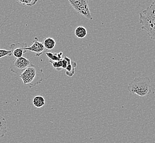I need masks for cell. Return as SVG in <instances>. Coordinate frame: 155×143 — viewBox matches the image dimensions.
Here are the masks:
<instances>
[{
    "label": "cell",
    "instance_id": "5bb4252c",
    "mask_svg": "<svg viewBox=\"0 0 155 143\" xmlns=\"http://www.w3.org/2000/svg\"><path fill=\"white\" fill-rule=\"evenodd\" d=\"M63 59V58H62ZM60 60V61H52L51 60H49V62L51 63L52 66H53L54 68L56 69L57 71H61L63 70V60Z\"/></svg>",
    "mask_w": 155,
    "mask_h": 143
},
{
    "label": "cell",
    "instance_id": "6da1fadb",
    "mask_svg": "<svg viewBox=\"0 0 155 143\" xmlns=\"http://www.w3.org/2000/svg\"><path fill=\"white\" fill-rule=\"evenodd\" d=\"M139 20L141 29L145 31L150 39L155 40V0L139 13Z\"/></svg>",
    "mask_w": 155,
    "mask_h": 143
},
{
    "label": "cell",
    "instance_id": "30bf717a",
    "mask_svg": "<svg viewBox=\"0 0 155 143\" xmlns=\"http://www.w3.org/2000/svg\"><path fill=\"white\" fill-rule=\"evenodd\" d=\"M77 67V63L74 61H71L66 68V75L69 77H72L75 73V69Z\"/></svg>",
    "mask_w": 155,
    "mask_h": 143
},
{
    "label": "cell",
    "instance_id": "4fadbf2b",
    "mask_svg": "<svg viewBox=\"0 0 155 143\" xmlns=\"http://www.w3.org/2000/svg\"><path fill=\"white\" fill-rule=\"evenodd\" d=\"M43 44L48 50H52L56 46V41L52 38H47L44 41Z\"/></svg>",
    "mask_w": 155,
    "mask_h": 143
},
{
    "label": "cell",
    "instance_id": "52a82bcc",
    "mask_svg": "<svg viewBox=\"0 0 155 143\" xmlns=\"http://www.w3.org/2000/svg\"><path fill=\"white\" fill-rule=\"evenodd\" d=\"M45 48L43 43L41 42H39V39L37 37H35L33 40V43L32 45L29 47L25 48V50L27 51L33 52L36 54V57H40L43 52L45 51Z\"/></svg>",
    "mask_w": 155,
    "mask_h": 143
},
{
    "label": "cell",
    "instance_id": "277c9868",
    "mask_svg": "<svg viewBox=\"0 0 155 143\" xmlns=\"http://www.w3.org/2000/svg\"><path fill=\"white\" fill-rule=\"evenodd\" d=\"M74 9L81 15L89 21H92L93 17L91 15L89 6V0H68Z\"/></svg>",
    "mask_w": 155,
    "mask_h": 143
},
{
    "label": "cell",
    "instance_id": "9c48e42d",
    "mask_svg": "<svg viewBox=\"0 0 155 143\" xmlns=\"http://www.w3.org/2000/svg\"><path fill=\"white\" fill-rule=\"evenodd\" d=\"M33 105L37 108H41L45 105V98L42 96H36L33 98Z\"/></svg>",
    "mask_w": 155,
    "mask_h": 143
},
{
    "label": "cell",
    "instance_id": "5b68a950",
    "mask_svg": "<svg viewBox=\"0 0 155 143\" xmlns=\"http://www.w3.org/2000/svg\"><path fill=\"white\" fill-rule=\"evenodd\" d=\"M32 63L30 60L24 57L16 58L10 67V71L15 74L21 73L25 69L30 66Z\"/></svg>",
    "mask_w": 155,
    "mask_h": 143
},
{
    "label": "cell",
    "instance_id": "8fae6325",
    "mask_svg": "<svg viewBox=\"0 0 155 143\" xmlns=\"http://www.w3.org/2000/svg\"><path fill=\"white\" fill-rule=\"evenodd\" d=\"M75 34L78 38L83 39L87 36V29L82 26L77 27L75 30Z\"/></svg>",
    "mask_w": 155,
    "mask_h": 143
},
{
    "label": "cell",
    "instance_id": "7a4b0ae2",
    "mask_svg": "<svg viewBox=\"0 0 155 143\" xmlns=\"http://www.w3.org/2000/svg\"><path fill=\"white\" fill-rule=\"evenodd\" d=\"M19 77L24 85H28L29 88H32L41 83L44 78V73L42 69L31 64L21 73Z\"/></svg>",
    "mask_w": 155,
    "mask_h": 143
},
{
    "label": "cell",
    "instance_id": "9a60e30c",
    "mask_svg": "<svg viewBox=\"0 0 155 143\" xmlns=\"http://www.w3.org/2000/svg\"><path fill=\"white\" fill-rule=\"evenodd\" d=\"M18 3H21L24 6H34L38 2V0H15Z\"/></svg>",
    "mask_w": 155,
    "mask_h": 143
},
{
    "label": "cell",
    "instance_id": "7c38bea8",
    "mask_svg": "<svg viewBox=\"0 0 155 143\" xmlns=\"http://www.w3.org/2000/svg\"><path fill=\"white\" fill-rule=\"evenodd\" d=\"M62 52L59 53H52V52H46V56L48 57L50 60L52 61H58L62 59Z\"/></svg>",
    "mask_w": 155,
    "mask_h": 143
},
{
    "label": "cell",
    "instance_id": "2e32d148",
    "mask_svg": "<svg viewBox=\"0 0 155 143\" xmlns=\"http://www.w3.org/2000/svg\"><path fill=\"white\" fill-rule=\"evenodd\" d=\"M12 56V52L11 50H7L0 48V58L5 57H11Z\"/></svg>",
    "mask_w": 155,
    "mask_h": 143
},
{
    "label": "cell",
    "instance_id": "3957f363",
    "mask_svg": "<svg viewBox=\"0 0 155 143\" xmlns=\"http://www.w3.org/2000/svg\"><path fill=\"white\" fill-rule=\"evenodd\" d=\"M127 89L131 94L143 97L151 92V80L149 77H137L129 84Z\"/></svg>",
    "mask_w": 155,
    "mask_h": 143
},
{
    "label": "cell",
    "instance_id": "ba28073f",
    "mask_svg": "<svg viewBox=\"0 0 155 143\" xmlns=\"http://www.w3.org/2000/svg\"><path fill=\"white\" fill-rule=\"evenodd\" d=\"M7 132V128L6 119L0 114V139L4 137Z\"/></svg>",
    "mask_w": 155,
    "mask_h": 143
},
{
    "label": "cell",
    "instance_id": "8992f818",
    "mask_svg": "<svg viewBox=\"0 0 155 143\" xmlns=\"http://www.w3.org/2000/svg\"><path fill=\"white\" fill-rule=\"evenodd\" d=\"M28 47L27 43L24 42H16L10 45L9 48L12 52V56L15 57L16 58H21L23 55L27 52L25 48Z\"/></svg>",
    "mask_w": 155,
    "mask_h": 143
}]
</instances>
